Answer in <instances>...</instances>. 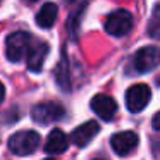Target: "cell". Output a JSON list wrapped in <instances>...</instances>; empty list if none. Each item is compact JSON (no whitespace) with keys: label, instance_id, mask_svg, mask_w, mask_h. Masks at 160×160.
<instances>
[{"label":"cell","instance_id":"obj_1","mask_svg":"<svg viewBox=\"0 0 160 160\" xmlns=\"http://www.w3.org/2000/svg\"><path fill=\"white\" fill-rule=\"evenodd\" d=\"M38 146H40V134L36 131H31V129L14 132L9 138V150L19 157L31 155L33 152H36Z\"/></svg>","mask_w":160,"mask_h":160},{"label":"cell","instance_id":"obj_2","mask_svg":"<svg viewBox=\"0 0 160 160\" xmlns=\"http://www.w3.org/2000/svg\"><path fill=\"white\" fill-rule=\"evenodd\" d=\"M66 115L64 107L59 102H42V103L35 105L31 110V119L40 126H47L57 122Z\"/></svg>","mask_w":160,"mask_h":160},{"label":"cell","instance_id":"obj_3","mask_svg":"<svg viewBox=\"0 0 160 160\" xmlns=\"http://www.w3.org/2000/svg\"><path fill=\"white\" fill-rule=\"evenodd\" d=\"M31 36L24 31H14L5 40V55L11 62H19L29 52Z\"/></svg>","mask_w":160,"mask_h":160},{"label":"cell","instance_id":"obj_4","mask_svg":"<svg viewBox=\"0 0 160 160\" xmlns=\"http://www.w3.org/2000/svg\"><path fill=\"white\" fill-rule=\"evenodd\" d=\"M150 98H152V90H150L148 84H143V83L132 84L126 91V107H128L129 112L138 114L148 105Z\"/></svg>","mask_w":160,"mask_h":160},{"label":"cell","instance_id":"obj_5","mask_svg":"<svg viewBox=\"0 0 160 160\" xmlns=\"http://www.w3.org/2000/svg\"><path fill=\"white\" fill-rule=\"evenodd\" d=\"M132 28V16L128 11H115L105 19V31L112 36H126Z\"/></svg>","mask_w":160,"mask_h":160},{"label":"cell","instance_id":"obj_6","mask_svg":"<svg viewBox=\"0 0 160 160\" xmlns=\"http://www.w3.org/2000/svg\"><path fill=\"white\" fill-rule=\"evenodd\" d=\"M132 66L141 74L157 69V66H158V48L152 45V47H145V48L138 50L134 59H132Z\"/></svg>","mask_w":160,"mask_h":160},{"label":"cell","instance_id":"obj_7","mask_svg":"<svg viewBox=\"0 0 160 160\" xmlns=\"http://www.w3.org/2000/svg\"><path fill=\"white\" fill-rule=\"evenodd\" d=\"M138 134L132 131H122L115 132L110 139V146L119 157H128L132 150L138 146Z\"/></svg>","mask_w":160,"mask_h":160},{"label":"cell","instance_id":"obj_8","mask_svg":"<svg viewBox=\"0 0 160 160\" xmlns=\"http://www.w3.org/2000/svg\"><path fill=\"white\" fill-rule=\"evenodd\" d=\"M91 108L95 110V114L103 121H112L117 114V103L112 97L108 95H95L91 100Z\"/></svg>","mask_w":160,"mask_h":160},{"label":"cell","instance_id":"obj_9","mask_svg":"<svg viewBox=\"0 0 160 160\" xmlns=\"http://www.w3.org/2000/svg\"><path fill=\"white\" fill-rule=\"evenodd\" d=\"M98 132H100V124H98L97 121H88V122H84V124H81L79 128L74 129L72 134H71V139H72V143L76 146L83 148V146H86Z\"/></svg>","mask_w":160,"mask_h":160},{"label":"cell","instance_id":"obj_10","mask_svg":"<svg viewBox=\"0 0 160 160\" xmlns=\"http://www.w3.org/2000/svg\"><path fill=\"white\" fill-rule=\"evenodd\" d=\"M67 148H69V136L64 131H60V129L50 131L47 143H45V152L48 155L50 153L52 155H59V153H64Z\"/></svg>","mask_w":160,"mask_h":160},{"label":"cell","instance_id":"obj_11","mask_svg":"<svg viewBox=\"0 0 160 160\" xmlns=\"http://www.w3.org/2000/svg\"><path fill=\"white\" fill-rule=\"evenodd\" d=\"M47 53H48V45L45 42H38L31 50H29L28 55V69L31 72H42L43 69V62L47 59Z\"/></svg>","mask_w":160,"mask_h":160},{"label":"cell","instance_id":"obj_12","mask_svg":"<svg viewBox=\"0 0 160 160\" xmlns=\"http://www.w3.org/2000/svg\"><path fill=\"white\" fill-rule=\"evenodd\" d=\"M57 14H59V9L55 4H43L40 9L38 16H36V22H38L40 28L43 29H50L57 21Z\"/></svg>","mask_w":160,"mask_h":160},{"label":"cell","instance_id":"obj_13","mask_svg":"<svg viewBox=\"0 0 160 160\" xmlns=\"http://www.w3.org/2000/svg\"><path fill=\"white\" fill-rule=\"evenodd\" d=\"M55 78H57V83L62 90L69 91L71 90V78H69V64H67V57L64 53V57L60 59L59 66H57L55 71Z\"/></svg>","mask_w":160,"mask_h":160},{"label":"cell","instance_id":"obj_14","mask_svg":"<svg viewBox=\"0 0 160 160\" xmlns=\"http://www.w3.org/2000/svg\"><path fill=\"white\" fill-rule=\"evenodd\" d=\"M158 5H155V9H153V14H152V21H150V35H152V38H158V21H160V14H158Z\"/></svg>","mask_w":160,"mask_h":160},{"label":"cell","instance_id":"obj_15","mask_svg":"<svg viewBox=\"0 0 160 160\" xmlns=\"http://www.w3.org/2000/svg\"><path fill=\"white\" fill-rule=\"evenodd\" d=\"M158 119H160V114H158V112H157V114L155 115H153V129H155V131H158V129H160V124H158Z\"/></svg>","mask_w":160,"mask_h":160},{"label":"cell","instance_id":"obj_16","mask_svg":"<svg viewBox=\"0 0 160 160\" xmlns=\"http://www.w3.org/2000/svg\"><path fill=\"white\" fill-rule=\"evenodd\" d=\"M4 98H5V88H4V84L0 83V103L4 102Z\"/></svg>","mask_w":160,"mask_h":160},{"label":"cell","instance_id":"obj_17","mask_svg":"<svg viewBox=\"0 0 160 160\" xmlns=\"http://www.w3.org/2000/svg\"><path fill=\"white\" fill-rule=\"evenodd\" d=\"M45 160H53V158H45Z\"/></svg>","mask_w":160,"mask_h":160},{"label":"cell","instance_id":"obj_18","mask_svg":"<svg viewBox=\"0 0 160 160\" xmlns=\"http://www.w3.org/2000/svg\"><path fill=\"white\" fill-rule=\"evenodd\" d=\"M95 160H102V158H95Z\"/></svg>","mask_w":160,"mask_h":160}]
</instances>
